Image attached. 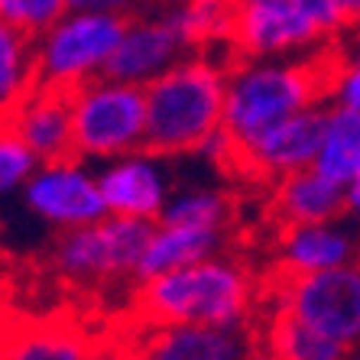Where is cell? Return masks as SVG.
<instances>
[{"mask_svg": "<svg viewBox=\"0 0 360 360\" xmlns=\"http://www.w3.org/2000/svg\"><path fill=\"white\" fill-rule=\"evenodd\" d=\"M182 56H188V49L166 10H134L127 17L108 75L146 88L150 82L166 75Z\"/></svg>", "mask_w": 360, "mask_h": 360, "instance_id": "4fadbf2b", "label": "cell"}, {"mask_svg": "<svg viewBox=\"0 0 360 360\" xmlns=\"http://www.w3.org/2000/svg\"><path fill=\"white\" fill-rule=\"evenodd\" d=\"M72 98V153L82 160H117L146 146V88L101 75L68 94Z\"/></svg>", "mask_w": 360, "mask_h": 360, "instance_id": "8992f818", "label": "cell"}, {"mask_svg": "<svg viewBox=\"0 0 360 360\" xmlns=\"http://www.w3.org/2000/svg\"><path fill=\"white\" fill-rule=\"evenodd\" d=\"M263 211L273 227L344 218V188L321 176L315 166L269 182L263 188Z\"/></svg>", "mask_w": 360, "mask_h": 360, "instance_id": "2e32d148", "label": "cell"}, {"mask_svg": "<svg viewBox=\"0 0 360 360\" xmlns=\"http://www.w3.org/2000/svg\"><path fill=\"white\" fill-rule=\"evenodd\" d=\"M338 56H341L344 62H351V65L360 68V26L341 36V42H338Z\"/></svg>", "mask_w": 360, "mask_h": 360, "instance_id": "f546056e", "label": "cell"}, {"mask_svg": "<svg viewBox=\"0 0 360 360\" xmlns=\"http://www.w3.org/2000/svg\"><path fill=\"white\" fill-rule=\"evenodd\" d=\"M328 4L338 13V20H341L344 33H351V30L360 26V0H328Z\"/></svg>", "mask_w": 360, "mask_h": 360, "instance_id": "83f0119b", "label": "cell"}, {"mask_svg": "<svg viewBox=\"0 0 360 360\" xmlns=\"http://www.w3.org/2000/svg\"><path fill=\"white\" fill-rule=\"evenodd\" d=\"M136 10H172L182 0H134Z\"/></svg>", "mask_w": 360, "mask_h": 360, "instance_id": "4dcf8cb0", "label": "cell"}, {"mask_svg": "<svg viewBox=\"0 0 360 360\" xmlns=\"http://www.w3.org/2000/svg\"><path fill=\"white\" fill-rule=\"evenodd\" d=\"M160 221L188 224V227H208V231H231V234H234L237 201H234V195L218 182H205V179L182 182V179H179L176 192H172V198H169Z\"/></svg>", "mask_w": 360, "mask_h": 360, "instance_id": "d6986e66", "label": "cell"}, {"mask_svg": "<svg viewBox=\"0 0 360 360\" xmlns=\"http://www.w3.org/2000/svg\"><path fill=\"white\" fill-rule=\"evenodd\" d=\"M20 201L36 224L49 227L56 234L94 224L108 214L98 182V166L75 153L62 160L39 162L33 176L26 179Z\"/></svg>", "mask_w": 360, "mask_h": 360, "instance_id": "9c48e42d", "label": "cell"}, {"mask_svg": "<svg viewBox=\"0 0 360 360\" xmlns=\"http://www.w3.org/2000/svg\"><path fill=\"white\" fill-rule=\"evenodd\" d=\"M130 360H136V357H130Z\"/></svg>", "mask_w": 360, "mask_h": 360, "instance_id": "d6a6232c", "label": "cell"}, {"mask_svg": "<svg viewBox=\"0 0 360 360\" xmlns=\"http://www.w3.org/2000/svg\"><path fill=\"white\" fill-rule=\"evenodd\" d=\"M68 13V0H0V20L26 36H42Z\"/></svg>", "mask_w": 360, "mask_h": 360, "instance_id": "d4e9b609", "label": "cell"}, {"mask_svg": "<svg viewBox=\"0 0 360 360\" xmlns=\"http://www.w3.org/2000/svg\"><path fill=\"white\" fill-rule=\"evenodd\" d=\"M269 279V276H266ZM266 309L299 321L309 331L360 347V266L311 276H279L266 283Z\"/></svg>", "mask_w": 360, "mask_h": 360, "instance_id": "ba28073f", "label": "cell"}, {"mask_svg": "<svg viewBox=\"0 0 360 360\" xmlns=\"http://www.w3.org/2000/svg\"><path fill=\"white\" fill-rule=\"evenodd\" d=\"M36 166H39V160H36L33 153L23 146V140L0 120V201L23 192L26 179L33 176Z\"/></svg>", "mask_w": 360, "mask_h": 360, "instance_id": "cb8c5ba5", "label": "cell"}, {"mask_svg": "<svg viewBox=\"0 0 360 360\" xmlns=\"http://www.w3.org/2000/svg\"><path fill=\"white\" fill-rule=\"evenodd\" d=\"M36 84V39L0 20V117H7Z\"/></svg>", "mask_w": 360, "mask_h": 360, "instance_id": "603a6c76", "label": "cell"}, {"mask_svg": "<svg viewBox=\"0 0 360 360\" xmlns=\"http://www.w3.org/2000/svg\"><path fill=\"white\" fill-rule=\"evenodd\" d=\"M344 218L360 231V176L344 188Z\"/></svg>", "mask_w": 360, "mask_h": 360, "instance_id": "f1b7e54d", "label": "cell"}, {"mask_svg": "<svg viewBox=\"0 0 360 360\" xmlns=\"http://www.w3.org/2000/svg\"><path fill=\"white\" fill-rule=\"evenodd\" d=\"M127 17L68 10L46 33L36 36V78L42 88L72 94L82 84L108 75Z\"/></svg>", "mask_w": 360, "mask_h": 360, "instance_id": "52a82bcc", "label": "cell"}, {"mask_svg": "<svg viewBox=\"0 0 360 360\" xmlns=\"http://www.w3.org/2000/svg\"><path fill=\"white\" fill-rule=\"evenodd\" d=\"M0 341H4V331H0Z\"/></svg>", "mask_w": 360, "mask_h": 360, "instance_id": "1f68e13d", "label": "cell"}, {"mask_svg": "<svg viewBox=\"0 0 360 360\" xmlns=\"http://www.w3.org/2000/svg\"><path fill=\"white\" fill-rule=\"evenodd\" d=\"M360 266V231L347 218L273 227L266 276H311Z\"/></svg>", "mask_w": 360, "mask_h": 360, "instance_id": "8fae6325", "label": "cell"}, {"mask_svg": "<svg viewBox=\"0 0 360 360\" xmlns=\"http://www.w3.org/2000/svg\"><path fill=\"white\" fill-rule=\"evenodd\" d=\"M331 52L335 49L319 56H276V59L231 56L224 98V140L231 143V162L269 127L283 124L299 110L325 104Z\"/></svg>", "mask_w": 360, "mask_h": 360, "instance_id": "3957f363", "label": "cell"}, {"mask_svg": "<svg viewBox=\"0 0 360 360\" xmlns=\"http://www.w3.org/2000/svg\"><path fill=\"white\" fill-rule=\"evenodd\" d=\"M315 169L341 188H347L360 176V110L325 108V134Z\"/></svg>", "mask_w": 360, "mask_h": 360, "instance_id": "7402d4cb", "label": "cell"}, {"mask_svg": "<svg viewBox=\"0 0 360 360\" xmlns=\"http://www.w3.org/2000/svg\"><path fill=\"white\" fill-rule=\"evenodd\" d=\"M188 52H227L234 36V0H182L166 10Z\"/></svg>", "mask_w": 360, "mask_h": 360, "instance_id": "ffe728a7", "label": "cell"}, {"mask_svg": "<svg viewBox=\"0 0 360 360\" xmlns=\"http://www.w3.org/2000/svg\"><path fill=\"white\" fill-rule=\"evenodd\" d=\"M266 283L250 260L227 247L208 260L136 283L134 311L143 325L253 328L266 309Z\"/></svg>", "mask_w": 360, "mask_h": 360, "instance_id": "6da1fadb", "label": "cell"}, {"mask_svg": "<svg viewBox=\"0 0 360 360\" xmlns=\"http://www.w3.org/2000/svg\"><path fill=\"white\" fill-rule=\"evenodd\" d=\"M321 134H325V104L299 110L292 117H285L283 124L269 127L250 146H243L231 162V172L266 188L276 179L315 166Z\"/></svg>", "mask_w": 360, "mask_h": 360, "instance_id": "7c38bea8", "label": "cell"}, {"mask_svg": "<svg viewBox=\"0 0 360 360\" xmlns=\"http://www.w3.org/2000/svg\"><path fill=\"white\" fill-rule=\"evenodd\" d=\"M227 52H188L146 84V146L169 160H195L224 134Z\"/></svg>", "mask_w": 360, "mask_h": 360, "instance_id": "7a4b0ae2", "label": "cell"}, {"mask_svg": "<svg viewBox=\"0 0 360 360\" xmlns=\"http://www.w3.org/2000/svg\"><path fill=\"white\" fill-rule=\"evenodd\" d=\"M101 195L108 205V214L134 221H156L162 218L169 198L179 185L176 160L143 146V150L124 153L117 160L98 166Z\"/></svg>", "mask_w": 360, "mask_h": 360, "instance_id": "30bf717a", "label": "cell"}, {"mask_svg": "<svg viewBox=\"0 0 360 360\" xmlns=\"http://www.w3.org/2000/svg\"><path fill=\"white\" fill-rule=\"evenodd\" d=\"M136 360H257L260 344L250 328L214 325H143Z\"/></svg>", "mask_w": 360, "mask_h": 360, "instance_id": "5bb4252c", "label": "cell"}, {"mask_svg": "<svg viewBox=\"0 0 360 360\" xmlns=\"http://www.w3.org/2000/svg\"><path fill=\"white\" fill-rule=\"evenodd\" d=\"M260 354L266 360H351L354 347L331 341V338L319 335V331H309L299 321L266 309Z\"/></svg>", "mask_w": 360, "mask_h": 360, "instance_id": "44dd1931", "label": "cell"}, {"mask_svg": "<svg viewBox=\"0 0 360 360\" xmlns=\"http://www.w3.org/2000/svg\"><path fill=\"white\" fill-rule=\"evenodd\" d=\"M0 120L23 140V146L39 162L72 156L75 130H72V98L65 91L36 84L33 91Z\"/></svg>", "mask_w": 360, "mask_h": 360, "instance_id": "9a60e30c", "label": "cell"}, {"mask_svg": "<svg viewBox=\"0 0 360 360\" xmlns=\"http://www.w3.org/2000/svg\"><path fill=\"white\" fill-rule=\"evenodd\" d=\"M68 10H82V13H134V0H68Z\"/></svg>", "mask_w": 360, "mask_h": 360, "instance_id": "4316f807", "label": "cell"}, {"mask_svg": "<svg viewBox=\"0 0 360 360\" xmlns=\"http://www.w3.org/2000/svg\"><path fill=\"white\" fill-rule=\"evenodd\" d=\"M341 36L344 26L328 0H234L231 56H319Z\"/></svg>", "mask_w": 360, "mask_h": 360, "instance_id": "277c9868", "label": "cell"}, {"mask_svg": "<svg viewBox=\"0 0 360 360\" xmlns=\"http://www.w3.org/2000/svg\"><path fill=\"white\" fill-rule=\"evenodd\" d=\"M150 234V221L104 214L94 224L56 234L49 247V269L65 285H78V289L120 283L134 285Z\"/></svg>", "mask_w": 360, "mask_h": 360, "instance_id": "5b68a950", "label": "cell"}, {"mask_svg": "<svg viewBox=\"0 0 360 360\" xmlns=\"http://www.w3.org/2000/svg\"><path fill=\"white\" fill-rule=\"evenodd\" d=\"M0 360H104L101 347L75 325L39 321L0 341Z\"/></svg>", "mask_w": 360, "mask_h": 360, "instance_id": "ac0fdd59", "label": "cell"}, {"mask_svg": "<svg viewBox=\"0 0 360 360\" xmlns=\"http://www.w3.org/2000/svg\"><path fill=\"white\" fill-rule=\"evenodd\" d=\"M231 240H234L231 231H208V227H188V224L156 221L150 240L143 247L136 283L162 276V273H172V269L192 266V263H198V260H208L214 253L227 250Z\"/></svg>", "mask_w": 360, "mask_h": 360, "instance_id": "e0dca14e", "label": "cell"}, {"mask_svg": "<svg viewBox=\"0 0 360 360\" xmlns=\"http://www.w3.org/2000/svg\"><path fill=\"white\" fill-rule=\"evenodd\" d=\"M325 108L338 110H360V68L344 62L338 56V46L328 62V78H325Z\"/></svg>", "mask_w": 360, "mask_h": 360, "instance_id": "484cf974", "label": "cell"}]
</instances>
